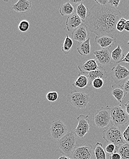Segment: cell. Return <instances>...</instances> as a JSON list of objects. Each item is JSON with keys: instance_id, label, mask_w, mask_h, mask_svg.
Returning <instances> with one entry per match:
<instances>
[{"instance_id": "cell-21", "label": "cell", "mask_w": 129, "mask_h": 159, "mask_svg": "<svg viewBox=\"0 0 129 159\" xmlns=\"http://www.w3.org/2000/svg\"><path fill=\"white\" fill-rule=\"evenodd\" d=\"M111 56L112 61L116 63H119V61L124 58L123 50L121 49L119 44L111 53Z\"/></svg>"}, {"instance_id": "cell-6", "label": "cell", "mask_w": 129, "mask_h": 159, "mask_svg": "<svg viewBox=\"0 0 129 159\" xmlns=\"http://www.w3.org/2000/svg\"><path fill=\"white\" fill-rule=\"evenodd\" d=\"M111 122L115 126L120 127L129 122V116L121 105L110 107Z\"/></svg>"}, {"instance_id": "cell-11", "label": "cell", "mask_w": 129, "mask_h": 159, "mask_svg": "<svg viewBox=\"0 0 129 159\" xmlns=\"http://www.w3.org/2000/svg\"><path fill=\"white\" fill-rule=\"evenodd\" d=\"M90 31L85 23H83L78 27L74 30L71 34L73 40L79 42H84L89 38Z\"/></svg>"}, {"instance_id": "cell-33", "label": "cell", "mask_w": 129, "mask_h": 159, "mask_svg": "<svg viewBox=\"0 0 129 159\" xmlns=\"http://www.w3.org/2000/svg\"><path fill=\"white\" fill-rule=\"evenodd\" d=\"M121 1L120 0L119 1H116V0H108V4L109 5L112 7L115 8H117L119 6V3Z\"/></svg>"}, {"instance_id": "cell-32", "label": "cell", "mask_w": 129, "mask_h": 159, "mask_svg": "<svg viewBox=\"0 0 129 159\" xmlns=\"http://www.w3.org/2000/svg\"><path fill=\"white\" fill-rule=\"evenodd\" d=\"M123 138L126 143H129V124L123 133Z\"/></svg>"}, {"instance_id": "cell-40", "label": "cell", "mask_w": 129, "mask_h": 159, "mask_svg": "<svg viewBox=\"0 0 129 159\" xmlns=\"http://www.w3.org/2000/svg\"><path fill=\"white\" fill-rule=\"evenodd\" d=\"M125 30L129 32V20H127L125 25Z\"/></svg>"}, {"instance_id": "cell-18", "label": "cell", "mask_w": 129, "mask_h": 159, "mask_svg": "<svg viewBox=\"0 0 129 159\" xmlns=\"http://www.w3.org/2000/svg\"><path fill=\"white\" fill-rule=\"evenodd\" d=\"M90 80L87 75L80 73L78 74V77L73 84L72 86L74 87L85 89L89 84Z\"/></svg>"}, {"instance_id": "cell-24", "label": "cell", "mask_w": 129, "mask_h": 159, "mask_svg": "<svg viewBox=\"0 0 129 159\" xmlns=\"http://www.w3.org/2000/svg\"><path fill=\"white\" fill-rule=\"evenodd\" d=\"M88 11V8L85 7L83 2H82L77 7L76 9V14L84 22H85Z\"/></svg>"}, {"instance_id": "cell-15", "label": "cell", "mask_w": 129, "mask_h": 159, "mask_svg": "<svg viewBox=\"0 0 129 159\" xmlns=\"http://www.w3.org/2000/svg\"><path fill=\"white\" fill-rule=\"evenodd\" d=\"M83 21L76 14H74L68 17L66 21V25L68 31H71L79 27L83 23Z\"/></svg>"}, {"instance_id": "cell-9", "label": "cell", "mask_w": 129, "mask_h": 159, "mask_svg": "<svg viewBox=\"0 0 129 159\" xmlns=\"http://www.w3.org/2000/svg\"><path fill=\"white\" fill-rule=\"evenodd\" d=\"M88 117V116L80 115L77 118L78 124L74 132L76 135L81 138H83L89 132L90 125Z\"/></svg>"}, {"instance_id": "cell-28", "label": "cell", "mask_w": 129, "mask_h": 159, "mask_svg": "<svg viewBox=\"0 0 129 159\" xmlns=\"http://www.w3.org/2000/svg\"><path fill=\"white\" fill-rule=\"evenodd\" d=\"M47 100L50 102H54L57 101L58 98V94L56 91H51L47 93L46 95Z\"/></svg>"}, {"instance_id": "cell-25", "label": "cell", "mask_w": 129, "mask_h": 159, "mask_svg": "<svg viewBox=\"0 0 129 159\" xmlns=\"http://www.w3.org/2000/svg\"><path fill=\"white\" fill-rule=\"evenodd\" d=\"M73 45V39L69 37L68 34L66 35L65 39L63 42L62 50L64 54L68 55L70 53L71 48Z\"/></svg>"}, {"instance_id": "cell-39", "label": "cell", "mask_w": 129, "mask_h": 159, "mask_svg": "<svg viewBox=\"0 0 129 159\" xmlns=\"http://www.w3.org/2000/svg\"><path fill=\"white\" fill-rule=\"evenodd\" d=\"M125 107H126V112L127 114L129 116V101H128L127 102L126 104H124Z\"/></svg>"}, {"instance_id": "cell-36", "label": "cell", "mask_w": 129, "mask_h": 159, "mask_svg": "<svg viewBox=\"0 0 129 159\" xmlns=\"http://www.w3.org/2000/svg\"><path fill=\"white\" fill-rule=\"evenodd\" d=\"M97 4L102 6H105L108 4V0H97L95 1Z\"/></svg>"}, {"instance_id": "cell-2", "label": "cell", "mask_w": 129, "mask_h": 159, "mask_svg": "<svg viewBox=\"0 0 129 159\" xmlns=\"http://www.w3.org/2000/svg\"><path fill=\"white\" fill-rule=\"evenodd\" d=\"M76 148V136L75 132L71 131L57 141L58 150L64 156L71 158Z\"/></svg>"}, {"instance_id": "cell-17", "label": "cell", "mask_w": 129, "mask_h": 159, "mask_svg": "<svg viewBox=\"0 0 129 159\" xmlns=\"http://www.w3.org/2000/svg\"><path fill=\"white\" fill-rule=\"evenodd\" d=\"M87 76L89 78L90 85L93 80L95 79L100 78L104 80H105L108 77V75L106 69L103 66H99V68L97 70L88 73Z\"/></svg>"}, {"instance_id": "cell-37", "label": "cell", "mask_w": 129, "mask_h": 159, "mask_svg": "<svg viewBox=\"0 0 129 159\" xmlns=\"http://www.w3.org/2000/svg\"><path fill=\"white\" fill-rule=\"evenodd\" d=\"M121 62H125V63L129 64V51L126 55V56L124 57V58L119 61V63H121Z\"/></svg>"}, {"instance_id": "cell-27", "label": "cell", "mask_w": 129, "mask_h": 159, "mask_svg": "<svg viewBox=\"0 0 129 159\" xmlns=\"http://www.w3.org/2000/svg\"><path fill=\"white\" fill-rule=\"evenodd\" d=\"M18 29L22 32L28 31L30 28L29 22L26 20H21L18 24Z\"/></svg>"}, {"instance_id": "cell-5", "label": "cell", "mask_w": 129, "mask_h": 159, "mask_svg": "<svg viewBox=\"0 0 129 159\" xmlns=\"http://www.w3.org/2000/svg\"><path fill=\"white\" fill-rule=\"evenodd\" d=\"M111 123L110 107L108 106L100 108L93 115V125L97 128H106Z\"/></svg>"}, {"instance_id": "cell-26", "label": "cell", "mask_w": 129, "mask_h": 159, "mask_svg": "<svg viewBox=\"0 0 129 159\" xmlns=\"http://www.w3.org/2000/svg\"><path fill=\"white\" fill-rule=\"evenodd\" d=\"M117 152L122 159H129V143H126L118 147Z\"/></svg>"}, {"instance_id": "cell-14", "label": "cell", "mask_w": 129, "mask_h": 159, "mask_svg": "<svg viewBox=\"0 0 129 159\" xmlns=\"http://www.w3.org/2000/svg\"><path fill=\"white\" fill-rule=\"evenodd\" d=\"M99 66L96 60L90 59L80 64L78 66V68L81 73L87 75L90 72L98 69Z\"/></svg>"}, {"instance_id": "cell-34", "label": "cell", "mask_w": 129, "mask_h": 159, "mask_svg": "<svg viewBox=\"0 0 129 159\" xmlns=\"http://www.w3.org/2000/svg\"><path fill=\"white\" fill-rule=\"evenodd\" d=\"M123 89L125 91V94L127 95L129 93V78L124 83V84L122 85Z\"/></svg>"}, {"instance_id": "cell-42", "label": "cell", "mask_w": 129, "mask_h": 159, "mask_svg": "<svg viewBox=\"0 0 129 159\" xmlns=\"http://www.w3.org/2000/svg\"><path fill=\"white\" fill-rule=\"evenodd\" d=\"M127 45H129V39L128 42V43H127Z\"/></svg>"}, {"instance_id": "cell-41", "label": "cell", "mask_w": 129, "mask_h": 159, "mask_svg": "<svg viewBox=\"0 0 129 159\" xmlns=\"http://www.w3.org/2000/svg\"><path fill=\"white\" fill-rule=\"evenodd\" d=\"M58 159H72L70 157H66V156H61V157H60Z\"/></svg>"}, {"instance_id": "cell-12", "label": "cell", "mask_w": 129, "mask_h": 159, "mask_svg": "<svg viewBox=\"0 0 129 159\" xmlns=\"http://www.w3.org/2000/svg\"><path fill=\"white\" fill-rule=\"evenodd\" d=\"M97 61L101 65H108L112 62L110 49H103L93 52Z\"/></svg>"}, {"instance_id": "cell-8", "label": "cell", "mask_w": 129, "mask_h": 159, "mask_svg": "<svg viewBox=\"0 0 129 159\" xmlns=\"http://www.w3.org/2000/svg\"><path fill=\"white\" fill-rule=\"evenodd\" d=\"M110 74L115 84H119L129 77V70L127 67L118 64L112 68Z\"/></svg>"}, {"instance_id": "cell-13", "label": "cell", "mask_w": 129, "mask_h": 159, "mask_svg": "<svg viewBox=\"0 0 129 159\" xmlns=\"http://www.w3.org/2000/svg\"><path fill=\"white\" fill-rule=\"evenodd\" d=\"M95 42L102 49H110L116 43V38L107 36H97L95 38Z\"/></svg>"}, {"instance_id": "cell-4", "label": "cell", "mask_w": 129, "mask_h": 159, "mask_svg": "<svg viewBox=\"0 0 129 159\" xmlns=\"http://www.w3.org/2000/svg\"><path fill=\"white\" fill-rule=\"evenodd\" d=\"M66 100L76 108L84 109L87 107L90 98L89 94L74 90L67 94Z\"/></svg>"}, {"instance_id": "cell-3", "label": "cell", "mask_w": 129, "mask_h": 159, "mask_svg": "<svg viewBox=\"0 0 129 159\" xmlns=\"http://www.w3.org/2000/svg\"><path fill=\"white\" fill-rule=\"evenodd\" d=\"M103 137L108 143H112L118 147L126 143L120 127L115 125H111L108 129L103 131Z\"/></svg>"}, {"instance_id": "cell-29", "label": "cell", "mask_w": 129, "mask_h": 159, "mask_svg": "<svg viewBox=\"0 0 129 159\" xmlns=\"http://www.w3.org/2000/svg\"><path fill=\"white\" fill-rule=\"evenodd\" d=\"M104 84V80L100 79V78H98V79H95L93 80V81L91 83V84L92 86L94 88L99 89H101L103 86Z\"/></svg>"}, {"instance_id": "cell-22", "label": "cell", "mask_w": 129, "mask_h": 159, "mask_svg": "<svg viewBox=\"0 0 129 159\" xmlns=\"http://www.w3.org/2000/svg\"><path fill=\"white\" fill-rule=\"evenodd\" d=\"M74 7L69 2L62 5L60 7L59 13L62 16H70L74 14Z\"/></svg>"}, {"instance_id": "cell-10", "label": "cell", "mask_w": 129, "mask_h": 159, "mask_svg": "<svg viewBox=\"0 0 129 159\" xmlns=\"http://www.w3.org/2000/svg\"><path fill=\"white\" fill-rule=\"evenodd\" d=\"M93 148L90 144L76 147L71 156L72 159H92Z\"/></svg>"}, {"instance_id": "cell-1", "label": "cell", "mask_w": 129, "mask_h": 159, "mask_svg": "<svg viewBox=\"0 0 129 159\" xmlns=\"http://www.w3.org/2000/svg\"><path fill=\"white\" fill-rule=\"evenodd\" d=\"M121 17V12L108 4L102 6L95 4L89 11L85 25L89 31L97 36L113 37L116 26Z\"/></svg>"}, {"instance_id": "cell-19", "label": "cell", "mask_w": 129, "mask_h": 159, "mask_svg": "<svg viewBox=\"0 0 129 159\" xmlns=\"http://www.w3.org/2000/svg\"><path fill=\"white\" fill-rule=\"evenodd\" d=\"M112 94L115 99L119 102H122V100L126 97L125 91L122 85L115 84L112 86Z\"/></svg>"}, {"instance_id": "cell-31", "label": "cell", "mask_w": 129, "mask_h": 159, "mask_svg": "<svg viewBox=\"0 0 129 159\" xmlns=\"http://www.w3.org/2000/svg\"><path fill=\"white\" fill-rule=\"evenodd\" d=\"M118 146H115L114 144L112 143H109L106 147L105 151L108 154H112L114 152H117L118 149Z\"/></svg>"}, {"instance_id": "cell-30", "label": "cell", "mask_w": 129, "mask_h": 159, "mask_svg": "<svg viewBox=\"0 0 129 159\" xmlns=\"http://www.w3.org/2000/svg\"><path fill=\"white\" fill-rule=\"evenodd\" d=\"M126 21L127 20L125 18H121L116 25V30L120 32H123L125 30V25Z\"/></svg>"}, {"instance_id": "cell-35", "label": "cell", "mask_w": 129, "mask_h": 159, "mask_svg": "<svg viewBox=\"0 0 129 159\" xmlns=\"http://www.w3.org/2000/svg\"><path fill=\"white\" fill-rule=\"evenodd\" d=\"M110 159H122L121 156L118 152H114L109 156Z\"/></svg>"}, {"instance_id": "cell-23", "label": "cell", "mask_w": 129, "mask_h": 159, "mask_svg": "<svg viewBox=\"0 0 129 159\" xmlns=\"http://www.w3.org/2000/svg\"><path fill=\"white\" fill-rule=\"evenodd\" d=\"M94 152L96 159H107L106 155L102 143H96L94 147Z\"/></svg>"}, {"instance_id": "cell-7", "label": "cell", "mask_w": 129, "mask_h": 159, "mask_svg": "<svg viewBox=\"0 0 129 159\" xmlns=\"http://www.w3.org/2000/svg\"><path fill=\"white\" fill-rule=\"evenodd\" d=\"M50 134L53 139L58 140L68 133L66 125L60 119L53 120L50 129Z\"/></svg>"}, {"instance_id": "cell-20", "label": "cell", "mask_w": 129, "mask_h": 159, "mask_svg": "<svg viewBox=\"0 0 129 159\" xmlns=\"http://www.w3.org/2000/svg\"><path fill=\"white\" fill-rule=\"evenodd\" d=\"M90 38L84 42H79L77 44V50L80 55L83 57H86L90 52Z\"/></svg>"}, {"instance_id": "cell-38", "label": "cell", "mask_w": 129, "mask_h": 159, "mask_svg": "<svg viewBox=\"0 0 129 159\" xmlns=\"http://www.w3.org/2000/svg\"><path fill=\"white\" fill-rule=\"evenodd\" d=\"M84 1H81V0H79V1H76V0H74V1H70L69 2L73 5H76L78 4L81 3L83 2Z\"/></svg>"}, {"instance_id": "cell-16", "label": "cell", "mask_w": 129, "mask_h": 159, "mask_svg": "<svg viewBox=\"0 0 129 159\" xmlns=\"http://www.w3.org/2000/svg\"><path fill=\"white\" fill-rule=\"evenodd\" d=\"M32 1L29 0H19L13 5L12 9L17 12L25 13L29 12L31 9Z\"/></svg>"}]
</instances>
